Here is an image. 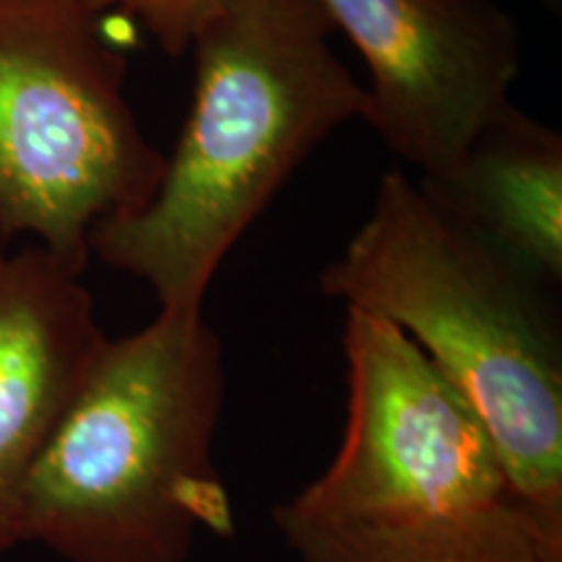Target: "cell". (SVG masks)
<instances>
[{
	"instance_id": "obj_1",
	"label": "cell",
	"mask_w": 562,
	"mask_h": 562,
	"mask_svg": "<svg viewBox=\"0 0 562 562\" xmlns=\"http://www.w3.org/2000/svg\"><path fill=\"white\" fill-rule=\"evenodd\" d=\"M318 0H222L193 37L195 89L165 175L138 214L102 222L89 252L201 313L227 252L336 128L368 112Z\"/></svg>"
},
{
	"instance_id": "obj_2",
	"label": "cell",
	"mask_w": 562,
	"mask_h": 562,
	"mask_svg": "<svg viewBox=\"0 0 562 562\" xmlns=\"http://www.w3.org/2000/svg\"><path fill=\"white\" fill-rule=\"evenodd\" d=\"M222 406L224 349L203 311L108 339L26 476L19 539L66 562H188L201 537L229 539Z\"/></svg>"
},
{
	"instance_id": "obj_3",
	"label": "cell",
	"mask_w": 562,
	"mask_h": 562,
	"mask_svg": "<svg viewBox=\"0 0 562 562\" xmlns=\"http://www.w3.org/2000/svg\"><path fill=\"white\" fill-rule=\"evenodd\" d=\"M544 286L396 170L321 273L323 294L430 357L480 414L518 505L562 544V347Z\"/></svg>"
},
{
	"instance_id": "obj_4",
	"label": "cell",
	"mask_w": 562,
	"mask_h": 562,
	"mask_svg": "<svg viewBox=\"0 0 562 562\" xmlns=\"http://www.w3.org/2000/svg\"><path fill=\"white\" fill-rule=\"evenodd\" d=\"M167 157L125 100V58L87 0H0V243L87 269L102 222L138 214Z\"/></svg>"
},
{
	"instance_id": "obj_5",
	"label": "cell",
	"mask_w": 562,
	"mask_h": 562,
	"mask_svg": "<svg viewBox=\"0 0 562 562\" xmlns=\"http://www.w3.org/2000/svg\"><path fill=\"white\" fill-rule=\"evenodd\" d=\"M341 349L349 396L339 451L277 513L311 524L389 526L516 501L480 414L402 328L347 307Z\"/></svg>"
},
{
	"instance_id": "obj_6",
	"label": "cell",
	"mask_w": 562,
	"mask_h": 562,
	"mask_svg": "<svg viewBox=\"0 0 562 562\" xmlns=\"http://www.w3.org/2000/svg\"><path fill=\"white\" fill-rule=\"evenodd\" d=\"M370 70L364 123L417 167L448 172L510 104L521 34L495 0H318Z\"/></svg>"
},
{
	"instance_id": "obj_7",
	"label": "cell",
	"mask_w": 562,
	"mask_h": 562,
	"mask_svg": "<svg viewBox=\"0 0 562 562\" xmlns=\"http://www.w3.org/2000/svg\"><path fill=\"white\" fill-rule=\"evenodd\" d=\"M81 273L40 245L0 250V552L21 542L26 476L108 341Z\"/></svg>"
},
{
	"instance_id": "obj_8",
	"label": "cell",
	"mask_w": 562,
	"mask_h": 562,
	"mask_svg": "<svg viewBox=\"0 0 562 562\" xmlns=\"http://www.w3.org/2000/svg\"><path fill=\"white\" fill-rule=\"evenodd\" d=\"M422 191L547 284L562 277V138L505 104Z\"/></svg>"
},
{
	"instance_id": "obj_9",
	"label": "cell",
	"mask_w": 562,
	"mask_h": 562,
	"mask_svg": "<svg viewBox=\"0 0 562 562\" xmlns=\"http://www.w3.org/2000/svg\"><path fill=\"white\" fill-rule=\"evenodd\" d=\"M273 524L300 562H562L516 501L425 524L331 526L273 510Z\"/></svg>"
},
{
	"instance_id": "obj_10",
	"label": "cell",
	"mask_w": 562,
	"mask_h": 562,
	"mask_svg": "<svg viewBox=\"0 0 562 562\" xmlns=\"http://www.w3.org/2000/svg\"><path fill=\"white\" fill-rule=\"evenodd\" d=\"M97 11H121L154 34L167 55H186L222 0H87Z\"/></svg>"
}]
</instances>
